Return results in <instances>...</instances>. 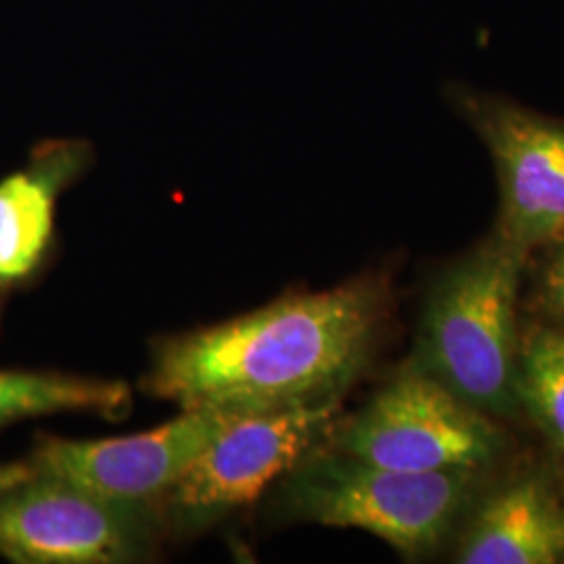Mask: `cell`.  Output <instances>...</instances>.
<instances>
[{
    "mask_svg": "<svg viewBox=\"0 0 564 564\" xmlns=\"http://www.w3.org/2000/svg\"><path fill=\"white\" fill-rule=\"evenodd\" d=\"M387 310L389 291L377 276L286 293L239 318L158 343L142 387L182 410L339 402L370 362Z\"/></svg>",
    "mask_w": 564,
    "mask_h": 564,
    "instance_id": "1",
    "label": "cell"
},
{
    "mask_svg": "<svg viewBox=\"0 0 564 564\" xmlns=\"http://www.w3.org/2000/svg\"><path fill=\"white\" fill-rule=\"evenodd\" d=\"M527 256L496 237L452 265L424 303L408 362L487 416L521 408L517 300Z\"/></svg>",
    "mask_w": 564,
    "mask_h": 564,
    "instance_id": "2",
    "label": "cell"
},
{
    "mask_svg": "<svg viewBox=\"0 0 564 564\" xmlns=\"http://www.w3.org/2000/svg\"><path fill=\"white\" fill-rule=\"evenodd\" d=\"M475 473L395 470L314 447L279 479L272 506L282 519L362 529L419 558L444 544L473 498Z\"/></svg>",
    "mask_w": 564,
    "mask_h": 564,
    "instance_id": "3",
    "label": "cell"
},
{
    "mask_svg": "<svg viewBox=\"0 0 564 564\" xmlns=\"http://www.w3.org/2000/svg\"><path fill=\"white\" fill-rule=\"evenodd\" d=\"M163 538L153 506L107 500L28 458L0 464V556L9 563H142Z\"/></svg>",
    "mask_w": 564,
    "mask_h": 564,
    "instance_id": "4",
    "label": "cell"
},
{
    "mask_svg": "<svg viewBox=\"0 0 564 564\" xmlns=\"http://www.w3.org/2000/svg\"><path fill=\"white\" fill-rule=\"evenodd\" d=\"M339 402L245 412L153 502L165 538H193L260 500L333 429Z\"/></svg>",
    "mask_w": 564,
    "mask_h": 564,
    "instance_id": "5",
    "label": "cell"
},
{
    "mask_svg": "<svg viewBox=\"0 0 564 564\" xmlns=\"http://www.w3.org/2000/svg\"><path fill=\"white\" fill-rule=\"evenodd\" d=\"M502 444L491 416L408 364L333 435L335 449L412 473L481 470Z\"/></svg>",
    "mask_w": 564,
    "mask_h": 564,
    "instance_id": "6",
    "label": "cell"
},
{
    "mask_svg": "<svg viewBox=\"0 0 564 564\" xmlns=\"http://www.w3.org/2000/svg\"><path fill=\"white\" fill-rule=\"evenodd\" d=\"M452 102L496 167L498 237L527 253L563 241L564 120L468 86L452 88Z\"/></svg>",
    "mask_w": 564,
    "mask_h": 564,
    "instance_id": "7",
    "label": "cell"
},
{
    "mask_svg": "<svg viewBox=\"0 0 564 564\" xmlns=\"http://www.w3.org/2000/svg\"><path fill=\"white\" fill-rule=\"evenodd\" d=\"M241 414L226 408H186L158 429L111 440L42 433L25 458L107 500L153 506L182 468Z\"/></svg>",
    "mask_w": 564,
    "mask_h": 564,
    "instance_id": "8",
    "label": "cell"
},
{
    "mask_svg": "<svg viewBox=\"0 0 564 564\" xmlns=\"http://www.w3.org/2000/svg\"><path fill=\"white\" fill-rule=\"evenodd\" d=\"M95 163L84 139H46L0 178V310L39 281L57 245L61 195Z\"/></svg>",
    "mask_w": 564,
    "mask_h": 564,
    "instance_id": "9",
    "label": "cell"
},
{
    "mask_svg": "<svg viewBox=\"0 0 564 564\" xmlns=\"http://www.w3.org/2000/svg\"><path fill=\"white\" fill-rule=\"evenodd\" d=\"M463 564L564 561V496L544 475H524L489 496L456 552Z\"/></svg>",
    "mask_w": 564,
    "mask_h": 564,
    "instance_id": "10",
    "label": "cell"
},
{
    "mask_svg": "<svg viewBox=\"0 0 564 564\" xmlns=\"http://www.w3.org/2000/svg\"><path fill=\"white\" fill-rule=\"evenodd\" d=\"M130 405L132 391L121 381L57 370H0V431L28 419L61 412L123 416Z\"/></svg>",
    "mask_w": 564,
    "mask_h": 564,
    "instance_id": "11",
    "label": "cell"
},
{
    "mask_svg": "<svg viewBox=\"0 0 564 564\" xmlns=\"http://www.w3.org/2000/svg\"><path fill=\"white\" fill-rule=\"evenodd\" d=\"M517 391L545 440L564 452V333L538 330L519 351Z\"/></svg>",
    "mask_w": 564,
    "mask_h": 564,
    "instance_id": "12",
    "label": "cell"
},
{
    "mask_svg": "<svg viewBox=\"0 0 564 564\" xmlns=\"http://www.w3.org/2000/svg\"><path fill=\"white\" fill-rule=\"evenodd\" d=\"M538 303L564 333V239L550 247V258L540 270Z\"/></svg>",
    "mask_w": 564,
    "mask_h": 564,
    "instance_id": "13",
    "label": "cell"
},
{
    "mask_svg": "<svg viewBox=\"0 0 564 564\" xmlns=\"http://www.w3.org/2000/svg\"><path fill=\"white\" fill-rule=\"evenodd\" d=\"M563 496H564V489H563Z\"/></svg>",
    "mask_w": 564,
    "mask_h": 564,
    "instance_id": "14",
    "label": "cell"
}]
</instances>
